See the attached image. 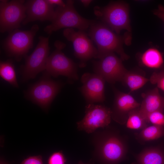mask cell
I'll use <instances>...</instances> for the list:
<instances>
[{"instance_id":"obj_1","label":"cell","mask_w":164,"mask_h":164,"mask_svg":"<svg viewBox=\"0 0 164 164\" xmlns=\"http://www.w3.org/2000/svg\"><path fill=\"white\" fill-rule=\"evenodd\" d=\"M88 33L90 39L97 46V58L99 59L108 53L115 52L122 60L128 59V56L124 51L122 38L105 24L95 21L89 28Z\"/></svg>"},{"instance_id":"obj_2","label":"cell","mask_w":164,"mask_h":164,"mask_svg":"<svg viewBox=\"0 0 164 164\" xmlns=\"http://www.w3.org/2000/svg\"><path fill=\"white\" fill-rule=\"evenodd\" d=\"M74 3L73 0H67L64 6L57 7L51 23L44 29L45 32L50 34L63 28H76L83 31L89 28L95 21L80 15L75 9Z\"/></svg>"},{"instance_id":"obj_3","label":"cell","mask_w":164,"mask_h":164,"mask_svg":"<svg viewBox=\"0 0 164 164\" xmlns=\"http://www.w3.org/2000/svg\"><path fill=\"white\" fill-rule=\"evenodd\" d=\"M95 15L116 33L121 30L130 32L131 28L128 5L121 2H111L106 6L94 8Z\"/></svg>"},{"instance_id":"obj_4","label":"cell","mask_w":164,"mask_h":164,"mask_svg":"<svg viewBox=\"0 0 164 164\" xmlns=\"http://www.w3.org/2000/svg\"><path fill=\"white\" fill-rule=\"evenodd\" d=\"M94 142L95 155L103 164H117L125 156L124 145L116 135L98 133Z\"/></svg>"},{"instance_id":"obj_5","label":"cell","mask_w":164,"mask_h":164,"mask_svg":"<svg viewBox=\"0 0 164 164\" xmlns=\"http://www.w3.org/2000/svg\"><path fill=\"white\" fill-rule=\"evenodd\" d=\"M56 49L49 56L44 70L48 75L54 77L65 76L70 80L78 79L77 65L61 51L65 44L57 42Z\"/></svg>"},{"instance_id":"obj_6","label":"cell","mask_w":164,"mask_h":164,"mask_svg":"<svg viewBox=\"0 0 164 164\" xmlns=\"http://www.w3.org/2000/svg\"><path fill=\"white\" fill-rule=\"evenodd\" d=\"M26 16L24 0H0V30L2 33L18 29Z\"/></svg>"},{"instance_id":"obj_7","label":"cell","mask_w":164,"mask_h":164,"mask_svg":"<svg viewBox=\"0 0 164 164\" xmlns=\"http://www.w3.org/2000/svg\"><path fill=\"white\" fill-rule=\"evenodd\" d=\"M39 29L38 25L35 24L29 30L17 29L10 32L4 43L9 54L18 61L21 60L32 48L34 38Z\"/></svg>"},{"instance_id":"obj_8","label":"cell","mask_w":164,"mask_h":164,"mask_svg":"<svg viewBox=\"0 0 164 164\" xmlns=\"http://www.w3.org/2000/svg\"><path fill=\"white\" fill-rule=\"evenodd\" d=\"M63 35L73 45L75 56L80 60L79 66L84 67L87 62L92 58H97V51L91 39L83 31H76L73 28L65 29Z\"/></svg>"},{"instance_id":"obj_9","label":"cell","mask_w":164,"mask_h":164,"mask_svg":"<svg viewBox=\"0 0 164 164\" xmlns=\"http://www.w3.org/2000/svg\"><path fill=\"white\" fill-rule=\"evenodd\" d=\"M99 60L93 61L95 73L111 84L121 81L128 70L124 67L120 58L114 53H111L104 55Z\"/></svg>"},{"instance_id":"obj_10","label":"cell","mask_w":164,"mask_h":164,"mask_svg":"<svg viewBox=\"0 0 164 164\" xmlns=\"http://www.w3.org/2000/svg\"><path fill=\"white\" fill-rule=\"evenodd\" d=\"M62 84L44 77L33 84L29 89L27 95L29 98L42 108L47 110L60 91Z\"/></svg>"},{"instance_id":"obj_11","label":"cell","mask_w":164,"mask_h":164,"mask_svg":"<svg viewBox=\"0 0 164 164\" xmlns=\"http://www.w3.org/2000/svg\"><path fill=\"white\" fill-rule=\"evenodd\" d=\"M36 48L32 53L26 58L22 71L25 80L34 78L40 72L45 70L49 56V37L41 36Z\"/></svg>"},{"instance_id":"obj_12","label":"cell","mask_w":164,"mask_h":164,"mask_svg":"<svg viewBox=\"0 0 164 164\" xmlns=\"http://www.w3.org/2000/svg\"><path fill=\"white\" fill-rule=\"evenodd\" d=\"M112 111L104 106L87 104L85 115L82 120L77 123L78 129L88 133L93 132L100 128H104L110 123Z\"/></svg>"},{"instance_id":"obj_13","label":"cell","mask_w":164,"mask_h":164,"mask_svg":"<svg viewBox=\"0 0 164 164\" xmlns=\"http://www.w3.org/2000/svg\"><path fill=\"white\" fill-rule=\"evenodd\" d=\"M82 86L79 90L84 97L87 104L102 102L105 99V80L96 73H86L81 78Z\"/></svg>"},{"instance_id":"obj_14","label":"cell","mask_w":164,"mask_h":164,"mask_svg":"<svg viewBox=\"0 0 164 164\" xmlns=\"http://www.w3.org/2000/svg\"><path fill=\"white\" fill-rule=\"evenodd\" d=\"M26 16L22 23L25 25L31 22L39 20L51 22L55 15L54 6L47 0H30L25 2Z\"/></svg>"},{"instance_id":"obj_15","label":"cell","mask_w":164,"mask_h":164,"mask_svg":"<svg viewBox=\"0 0 164 164\" xmlns=\"http://www.w3.org/2000/svg\"><path fill=\"white\" fill-rule=\"evenodd\" d=\"M114 89V99L111 116L119 121L125 115L128 117L132 110L139 107L140 104L131 95Z\"/></svg>"},{"instance_id":"obj_16","label":"cell","mask_w":164,"mask_h":164,"mask_svg":"<svg viewBox=\"0 0 164 164\" xmlns=\"http://www.w3.org/2000/svg\"><path fill=\"white\" fill-rule=\"evenodd\" d=\"M142 96L143 100L139 111L146 120L147 115L151 113L156 111L163 112L164 97L160 94L157 87L142 94Z\"/></svg>"},{"instance_id":"obj_17","label":"cell","mask_w":164,"mask_h":164,"mask_svg":"<svg viewBox=\"0 0 164 164\" xmlns=\"http://www.w3.org/2000/svg\"><path fill=\"white\" fill-rule=\"evenodd\" d=\"M138 164H164V153L157 149H148L137 157Z\"/></svg>"},{"instance_id":"obj_18","label":"cell","mask_w":164,"mask_h":164,"mask_svg":"<svg viewBox=\"0 0 164 164\" xmlns=\"http://www.w3.org/2000/svg\"><path fill=\"white\" fill-rule=\"evenodd\" d=\"M141 60L145 66L152 68H159L163 63L162 54L158 50L154 48L146 50L142 55Z\"/></svg>"},{"instance_id":"obj_19","label":"cell","mask_w":164,"mask_h":164,"mask_svg":"<svg viewBox=\"0 0 164 164\" xmlns=\"http://www.w3.org/2000/svg\"><path fill=\"white\" fill-rule=\"evenodd\" d=\"M149 81V79L145 77L128 71L121 82L126 84L131 91H134L141 88Z\"/></svg>"},{"instance_id":"obj_20","label":"cell","mask_w":164,"mask_h":164,"mask_svg":"<svg viewBox=\"0 0 164 164\" xmlns=\"http://www.w3.org/2000/svg\"><path fill=\"white\" fill-rule=\"evenodd\" d=\"M0 75L3 79L14 87H19L14 66L11 60L0 61Z\"/></svg>"},{"instance_id":"obj_21","label":"cell","mask_w":164,"mask_h":164,"mask_svg":"<svg viewBox=\"0 0 164 164\" xmlns=\"http://www.w3.org/2000/svg\"><path fill=\"white\" fill-rule=\"evenodd\" d=\"M147 122L139 111V108L131 111L128 114L126 127L133 129H143L147 127Z\"/></svg>"},{"instance_id":"obj_22","label":"cell","mask_w":164,"mask_h":164,"mask_svg":"<svg viewBox=\"0 0 164 164\" xmlns=\"http://www.w3.org/2000/svg\"><path fill=\"white\" fill-rule=\"evenodd\" d=\"M140 136L145 141L156 139L164 136V128L155 125L146 127L142 130Z\"/></svg>"},{"instance_id":"obj_23","label":"cell","mask_w":164,"mask_h":164,"mask_svg":"<svg viewBox=\"0 0 164 164\" xmlns=\"http://www.w3.org/2000/svg\"><path fill=\"white\" fill-rule=\"evenodd\" d=\"M148 123L162 126L164 128V114L163 112L156 111L149 114L146 117Z\"/></svg>"},{"instance_id":"obj_24","label":"cell","mask_w":164,"mask_h":164,"mask_svg":"<svg viewBox=\"0 0 164 164\" xmlns=\"http://www.w3.org/2000/svg\"><path fill=\"white\" fill-rule=\"evenodd\" d=\"M149 80L151 84H156L158 88L164 91V70L154 72Z\"/></svg>"},{"instance_id":"obj_25","label":"cell","mask_w":164,"mask_h":164,"mask_svg":"<svg viewBox=\"0 0 164 164\" xmlns=\"http://www.w3.org/2000/svg\"><path fill=\"white\" fill-rule=\"evenodd\" d=\"M66 159L61 151L53 152L49 157L47 164H66Z\"/></svg>"},{"instance_id":"obj_26","label":"cell","mask_w":164,"mask_h":164,"mask_svg":"<svg viewBox=\"0 0 164 164\" xmlns=\"http://www.w3.org/2000/svg\"><path fill=\"white\" fill-rule=\"evenodd\" d=\"M21 164H43L40 155L31 156L24 160Z\"/></svg>"},{"instance_id":"obj_27","label":"cell","mask_w":164,"mask_h":164,"mask_svg":"<svg viewBox=\"0 0 164 164\" xmlns=\"http://www.w3.org/2000/svg\"><path fill=\"white\" fill-rule=\"evenodd\" d=\"M153 13L164 22V6L159 5L157 9H155Z\"/></svg>"},{"instance_id":"obj_28","label":"cell","mask_w":164,"mask_h":164,"mask_svg":"<svg viewBox=\"0 0 164 164\" xmlns=\"http://www.w3.org/2000/svg\"><path fill=\"white\" fill-rule=\"evenodd\" d=\"M47 1L50 4L54 6V5H56L58 7H63L66 5V3L61 0H47Z\"/></svg>"},{"instance_id":"obj_29","label":"cell","mask_w":164,"mask_h":164,"mask_svg":"<svg viewBox=\"0 0 164 164\" xmlns=\"http://www.w3.org/2000/svg\"><path fill=\"white\" fill-rule=\"evenodd\" d=\"M92 1V0H81L80 1V2L86 7L88 6Z\"/></svg>"},{"instance_id":"obj_30","label":"cell","mask_w":164,"mask_h":164,"mask_svg":"<svg viewBox=\"0 0 164 164\" xmlns=\"http://www.w3.org/2000/svg\"><path fill=\"white\" fill-rule=\"evenodd\" d=\"M0 164H8L3 160L1 159L0 162Z\"/></svg>"},{"instance_id":"obj_31","label":"cell","mask_w":164,"mask_h":164,"mask_svg":"<svg viewBox=\"0 0 164 164\" xmlns=\"http://www.w3.org/2000/svg\"><path fill=\"white\" fill-rule=\"evenodd\" d=\"M78 164H84L83 163V162H82L80 161Z\"/></svg>"}]
</instances>
